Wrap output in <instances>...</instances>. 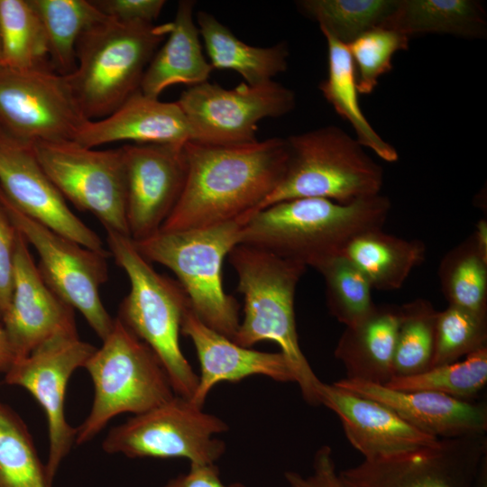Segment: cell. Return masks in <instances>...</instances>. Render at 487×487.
I'll list each match as a JSON object with an SVG mask.
<instances>
[{"label":"cell","mask_w":487,"mask_h":487,"mask_svg":"<svg viewBox=\"0 0 487 487\" xmlns=\"http://www.w3.org/2000/svg\"><path fill=\"white\" fill-rule=\"evenodd\" d=\"M188 171L182 194L160 231L246 223L284 176L286 139L241 146L185 143Z\"/></svg>","instance_id":"6da1fadb"},{"label":"cell","mask_w":487,"mask_h":487,"mask_svg":"<svg viewBox=\"0 0 487 487\" xmlns=\"http://www.w3.org/2000/svg\"><path fill=\"white\" fill-rule=\"evenodd\" d=\"M0 188L24 215L96 252H107L98 234L69 207L40 164L32 143L0 127Z\"/></svg>","instance_id":"e0dca14e"},{"label":"cell","mask_w":487,"mask_h":487,"mask_svg":"<svg viewBox=\"0 0 487 487\" xmlns=\"http://www.w3.org/2000/svg\"><path fill=\"white\" fill-rule=\"evenodd\" d=\"M426 252L420 240L404 239L375 228L354 237L341 255L365 276L372 289L394 290L425 261Z\"/></svg>","instance_id":"484cf974"},{"label":"cell","mask_w":487,"mask_h":487,"mask_svg":"<svg viewBox=\"0 0 487 487\" xmlns=\"http://www.w3.org/2000/svg\"><path fill=\"white\" fill-rule=\"evenodd\" d=\"M284 477L289 487H348L336 471L332 448L326 445L315 453L310 474L287 471Z\"/></svg>","instance_id":"60d3db41"},{"label":"cell","mask_w":487,"mask_h":487,"mask_svg":"<svg viewBox=\"0 0 487 487\" xmlns=\"http://www.w3.org/2000/svg\"><path fill=\"white\" fill-rule=\"evenodd\" d=\"M228 428L219 417L175 395L111 428L102 448L131 458H186L190 464H216L226 446L215 436Z\"/></svg>","instance_id":"9c48e42d"},{"label":"cell","mask_w":487,"mask_h":487,"mask_svg":"<svg viewBox=\"0 0 487 487\" xmlns=\"http://www.w3.org/2000/svg\"><path fill=\"white\" fill-rule=\"evenodd\" d=\"M106 241L111 256L130 281L116 317L157 354L175 394L190 400L198 374L179 345L183 317L191 307L185 290L177 280L158 273L130 237L107 230Z\"/></svg>","instance_id":"5b68a950"},{"label":"cell","mask_w":487,"mask_h":487,"mask_svg":"<svg viewBox=\"0 0 487 487\" xmlns=\"http://www.w3.org/2000/svg\"><path fill=\"white\" fill-rule=\"evenodd\" d=\"M96 7L107 18L119 23H154L164 0H92Z\"/></svg>","instance_id":"ab89813d"},{"label":"cell","mask_w":487,"mask_h":487,"mask_svg":"<svg viewBox=\"0 0 487 487\" xmlns=\"http://www.w3.org/2000/svg\"><path fill=\"white\" fill-rule=\"evenodd\" d=\"M73 141L88 148L124 141L185 143L192 141V131L177 101L162 102L139 90L107 116L85 121Z\"/></svg>","instance_id":"7402d4cb"},{"label":"cell","mask_w":487,"mask_h":487,"mask_svg":"<svg viewBox=\"0 0 487 487\" xmlns=\"http://www.w3.org/2000/svg\"><path fill=\"white\" fill-rule=\"evenodd\" d=\"M192 131L194 142L212 146H241L257 142L258 124L276 118L296 106L292 89L270 81L242 83L227 89L208 81L189 87L177 100Z\"/></svg>","instance_id":"7c38bea8"},{"label":"cell","mask_w":487,"mask_h":487,"mask_svg":"<svg viewBox=\"0 0 487 487\" xmlns=\"http://www.w3.org/2000/svg\"><path fill=\"white\" fill-rule=\"evenodd\" d=\"M409 42V36L384 27L372 28L350 42L358 92L371 94L379 78L392 69L394 54L408 50Z\"/></svg>","instance_id":"74e56055"},{"label":"cell","mask_w":487,"mask_h":487,"mask_svg":"<svg viewBox=\"0 0 487 487\" xmlns=\"http://www.w3.org/2000/svg\"><path fill=\"white\" fill-rule=\"evenodd\" d=\"M84 368L95 395L89 414L76 428L77 445L92 440L115 416L146 412L176 395L157 354L118 317Z\"/></svg>","instance_id":"ba28073f"},{"label":"cell","mask_w":487,"mask_h":487,"mask_svg":"<svg viewBox=\"0 0 487 487\" xmlns=\"http://www.w3.org/2000/svg\"><path fill=\"white\" fill-rule=\"evenodd\" d=\"M18 231L0 201V321L12 298Z\"/></svg>","instance_id":"f35d334b"},{"label":"cell","mask_w":487,"mask_h":487,"mask_svg":"<svg viewBox=\"0 0 487 487\" xmlns=\"http://www.w3.org/2000/svg\"><path fill=\"white\" fill-rule=\"evenodd\" d=\"M438 278L449 306L487 316V254L473 234L442 258Z\"/></svg>","instance_id":"4dcf8cb0"},{"label":"cell","mask_w":487,"mask_h":487,"mask_svg":"<svg viewBox=\"0 0 487 487\" xmlns=\"http://www.w3.org/2000/svg\"><path fill=\"white\" fill-rule=\"evenodd\" d=\"M162 487H247L240 482L225 484L216 464H190L188 472L179 474Z\"/></svg>","instance_id":"b9f144b4"},{"label":"cell","mask_w":487,"mask_h":487,"mask_svg":"<svg viewBox=\"0 0 487 487\" xmlns=\"http://www.w3.org/2000/svg\"><path fill=\"white\" fill-rule=\"evenodd\" d=\"M1 53H2V45H1V35H0V60H1Z\"/></svg>","instance_id":"f6af8a7d"},{"label":"cell","mask_w":487,"mask_h":487,"mask_svg":"<svg viewBox=\"0 0 487 487\" xmlns=\"http://www.w3.org/2000/svg\"><path fill=\"white\" fill-rule=\"evenodd\" d=\"M181 334L188 337L200 364L198 384L190 400L203 408L214 386L220 382H239L254 375L266 376L279 382H296L287 357L278 353L244 347L205 325L193 312L186 311Z\"/></svg>","instance_id":"ffe728a7"},{"label":"cell","mask_w":487,"mask_h":487,"mask_svg":"<svg viewBox=\"0 0 487 487\" xmlns=\"http://www.w3.org/2000/svg\"><path fill=\"white\" fill-rule=\"evenodd\" d=\"M397 0H301L299 10L317 22L320 31L348 45L363 32L381 27Z\"/></svg>","instance_id":"d6a6232c"},{"label":"cell","mask_w":487,"mask_h":487,"mask_svg":"<svg viewBox=\"0 0 487 487\" xmlns=\"http://www.w3.org/2000/svg\"><path fill=\"white\" fill-rule=\"evenodd\" d=\"M320 405L339 418L350 444L366 460L385 458L436 444L439 439L415 428L386 406L322 382Z\"/></svg>","instance_id":"d6986e66"},{"label":"cell","mask_w":487,"mask_h":487,"mask_svg":"<svg viewBox=\"0 0 487 487\" xmlns=\"http://www.w3.org/2000/svg\"><path fill=\"white\" fill-rule=\"evenodd\" d=\"M195 1L178 4L170 30L151 60L142 79L140 91L159 98L168 87L185 84L189 87L207 81L212 66L206 60L200 34L194 19Z\"/></svg>","instance_id":"603a6c76"},{"label":"cell","mask_w":487,"mask_h":487,"mask_svg":"<svg viewBox=\"0 0 487 487\" xmlns=\"http://www.w3.org/2000/svg\"><path fill=\"white\" fill-rule=\"evenodd\" d=\"M487 383V346L462 361L432 367L411 376L392 377L384 386L401 391H433L472 401Z\"/></svg>","instance_id":"e575fe53"},{"label":"cell","mask_w":487,"mask_h":487,"mask_svg":"<svg viewBox=\"0 0 487 487\" xmlns=\"http://www.w3.org/2000/svg\"><path fill=\"white\" fill-rule=\"evenodd\" d=\"M289 160L283 178L259 207L300 198L346 204L381 194L383 169L358 141L326 125L286 138Z\"/></svg>","instance_id":"52a82bcc"},{"label":"cell","mask_w":487,"mask_h":487,"mask_svg":"<svg viewBox=\"0 0 487 487\" xmlns=\"http://www.w3.org/2000/svg\"><path fill=\"white\" fill-rule=\"evenodd\" d=\"M391 208L390 198L381 194L346 204L320 198L284 200L253 215L240 244L315 269L341 254L359 234L382 228Z\"/></svg>","instance_id":"7a4b0ae2"},{"label":"cell","mask_w":487,"mask_h":487,"mask_svg":"<svg viewBox=\"0 0 487 487\" xmlns=\"http://www.w3.org/2000/svg\"><path fill=\"white\" fill-rule=\"evenodd\" d=\"M47 39L50 63L61 75L76 68V47L81 34L104 20L92 0H30Z\"/></svg>","instance_id":"f1b7e54d"},{"label":"cell","mask_w":487,"mask_h":487,"mask_svg":"<svg viewBox=\"0 0 487 487\" xmlns=\"http://www.w3.org/2000/svg\"><path fill=\"white\" fill-rule=\"evenodd\" d=\"M29 430L20 417L0 402V487H51Z\"/></svg>","instance_id":"836d02e7"},{"label":"cell","mask_w":487,"mask_h":487,"mask_svg":"<svg viewBox=\"0 0 487 487\" xmlns=\"http://www.w3.org/2000/svg\"><path fill=\"white\" fill-rule=\"evenodd\" d=\"M381 27L409 37L439 33L482 39L487 34V14L483 5L475 0H397Z\"/></svg>","instance_id":"4316f807"},{"label":"cell","mask_w":487,"mask_h":487,"mask_svg":"<svg viewBox=\"0 0 487 487\" xmlns=\"http://www.w3.org/2000/svg\"><path fill=\"white\" fill-rule=\"evenodd\" d=\"M1 321L14 361L56 335H78L74 309L43 280L29 244L19 232L12 298Z\"/></svg>","instance_id":"ac0fdd59"},{"label":"cell","mask_w":487,"mask_h":487,"mask_svg":"<svg viewBox=\"0 0 487 487\" xmlns=\"http://www.w3.org/2000/svg\"><path fill=\"white\" fill-rule=\"evenodd\" d=\"M473 487H487V455L481 462Z\"/></svg>","instance_id":"ee69618b"},{"label":"cell","mask_w":487,"mask_h":487,"mask_svg":"<svg viewBox=\"0 0 487 487\" xmlns=\"http://www.w3.org/2000/svg\"><path fill=\"white\" fill-rule=\"evenodd\" d=\"M0 66L51 68L44 29L30 0H0Z\"/></svg>","instance_id":"f546056e"},{"label":"cell","mask_w":487,"mask_h":487,"mask_svg":"<svg viewBox=\"0 0 487 487\" xmlns=\"http://www.w3.org/2000/svg\"><path fill=\"white\" fill-rule=\"evenodd\" d=\"M244 223L178 231H159L133 242L150 262L170 269L185 290L197 317L215 331L234 338L240 325V305L224 289V259L240 244Z\"/></svg>","instance_id":"8992f818"},{"label":"cell","mask_w":487,"mask_h":487,"mask_svg":"<svg viewBox=\"0 0 487 487\" xmlns=\"http://www.w3.org/2000/svg\"><path fill=\"white\" fill-rule=\"evenodd\" d=\"M185 143L122 146L125 217L132 241L158 233L176 207L187 179Z\"/></svg>","instance_id":"2e32d148"},{"label":"cell","mask_w":487,"mask_h":487,"mask_svg":"<svg viewBox=\"0 0 487 487\" xmlns=\"http://www.w3.org/2000/svg\"><path fill=\"white\" fill-rule=\"evenodd\" d=\"M228 257L244 300V318L233 341L244 347L262 341L276 343L292 367L302 398L309 405H320L322 381L299 347L295 320L296 289L307 267L243 244L234 246Z\"/></svg>","instance_id":"3957f363"},{"label":"cell","mask_w":487,"mask_h":487,"mask_svg":"<svg viewBox=\"0 0 487 487\" xmlns=\"http://www.w3.org/2000/svg\"><path fill=\"white\" fill-rule=\"evenodd\" d=\"M487 436L441 438L397 455L366 460L339 472L348 487H473Z\"/></svg>","instance_id":"5bb4252c"},{"label":"cell","mask_w":487,"mask_h":487,"mask_svg":"<svg viewBox=\"0 0 487 487\" xmlns=\"http://www.w3.org/2000/svg\"><path fill=\"white\" fill-rule=\"evenodd\" d=\"M14 356L12 354L5 333L0 325V372H6L12 363Z\"/></svg>","instance_id":"7bdbcfd3"},{"label":"cell","mask_w":487,"mask_h":487,"mask_svg":"<svg viewBox=\"0 0 487 487\" xmlns=\"http://www.w3.org/2000/svg\"><path fill=\"white\" fill-rule=\"evenodd\" d=\"M487 346V316L449 306L438 311L432 367L459 361Z\"/></svg>","instance_id":"8d00e7d4"},{"label":"cell","mask_w":487,"mask_h":487,"mask_svg":"<svg viewBox=\"0 0 487 487\" xmlns=\"http://www.w3.org/2000/svg\"><path fill=\"white\" fill-rule=\"evenodd\" d=\"M321 32L327 45V76L318 86L324 98L351 124L361 145L385 161H397L399 153L395 147L377 133L361 109L354 65L347 45L326 32Z\"/></svg>","instance_id":"83f0119b"},{"label":"cell","mask_w":487,"mask_h":487,"mask_svg":"<svg viewBox=\"0 0 487 487\" xmlns=\"http://www.w3.org/2000/svg\"><path fill=\"white\" fill-rule=\"evenodd\" d=\"M196 23L213 69L234 70L251 86L270 82L288 69L289 51L286 41L269 47L249 45L204 11L196 14Z\"/></svg>","instance_id":"d4e9b609"},{"label":"cell","mask_w":487,"mask_h":487,"mask_svg":"<svg viewBox=\"0 0 487 487\" xmlns=\"http://www.w3.org/2000/svg\"><path fill=\"white\" fill-rule=\"evenodd\" d=\"M326 285L330 314L345 326L363 320L373 309L372 286L365 276L343 255H335L315 268Z\"/></svg>","instance_id":"d590c367"},{"label":"cell","mask_w":487,"mask_h":487,"mask_svg":"<svg viewBox=\"0 0 487 487\" xmlns=\"http://www.w3.org/2000/svg\"><path fill=\"white\" fill-rule=\"evenodd\" d=\"M96 349L80 340L78 335H60L41 345L28 356L14 361L5 372V381L27 390L45 413L50 442L45 466L51 482L76 438V428L65 418L67 385L74 371L85 367Z\"/></svg>","instance_id":"9a60e30c"},{"label":"cell","mask_w":487,"mask_h":487,"mask_svg":"<svg viewBox=\"0 0 487 487\" xmlns=\"http://www.w3.org/2000/svg\"><path fill=\"white\" fill-rule=\"evenodd\" d=\"M333 383L386 406L415 428L438 439L483 435L487 431L484 402L462 400L433 391H401L345 378Z\"/></svg>","instance_id":"44dd1931"},{"label":"cell","mask_w":487,"mask_h":487,"mask_svg":"<svg viewBox=\"0 0 487 487\" xmlns=\"http://www.w3.org/2000/svg\"><path fill=\"white\" fill-rule=\"evenodd\" d=\"M437 314L425 299L399 306L393 377L411 376L431 368Z\"/></svg>","instance_id":"1f68e13d"},{"label":"cell","mask_w":487,"mask_h":487,"mask_svg":"<svg viewBox=\"0 0 487 487\" xmlns=\"http://www.w3.org/2000/svg\"><path fill=\"white\" fill-rule=\"evenodd\" d=\"M32 146L42 169L66 201L91 213L106 231L129 237L123 147L88 148L73 140L38 142Z\"/></svg>","instance_id":"8fae6325"},{"label":"cell","mask_w":487,"mask_h":487,"mask_svg":"<svg viewBox=\"0 0 487 487\" xmlns=\"http://www.w3.org/2000/svg\"><path fill=\"white\" fill-rule=\"evenodd\" d=\"M0 201L17 231L38 253L37 266L43 280L63 301L81 313L103 341L115 322L100 297V287L107 280L109 251L84 247L27 216L1 188Z\"/></svg>","instance_id":"30bf717a"},{"label":"cell","mask_w":487,"mask_h":487,"mask_svg":"<svg viewBox=\"0 0 487 487\" xmlns=\"http://www.w3.org/2000/svg\"><path fill=\"white\" fill-rule=\"evenodd\" d=\"M87 119L67 75L0 66V127L23 142L74 140Z\"/></svg>","instance_id":"4fadbf2b"},{"label":"cell","mask_w":487,"mask_h":487,"mask_svg":"<svg viewBox=\"0 0 487 487\" xmlns=\"http://www.w3.org/2000/svg\"><path fill=\"white\" fill-rule=\"evenodd\" d=\"M170 23H124L106 17L79 37L76 68L67 75L87 120L107 116L140 90L144 72Z\"/></svg>","instance_id":"277c9868"},{"label":"cell","mask_w":487,"mask_h":487,"mask_svg":"<svg viewBox=\"0 0 487 487\" xmlns=\"http://www.w3.org/2000/svg\"><path fill=\"white\" fill-rule=\"evenodd\" d=\"M399 326V306H374L361 322L345 326L335 349L348 380L378 385L393 377V357Z\"/></svg>","instance_id":"cb8c5ba5"}]
</instances>
